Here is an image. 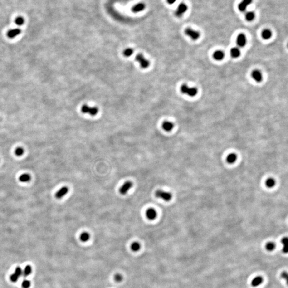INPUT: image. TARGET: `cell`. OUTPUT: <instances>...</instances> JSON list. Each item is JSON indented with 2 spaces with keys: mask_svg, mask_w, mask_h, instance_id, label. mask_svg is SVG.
Listing matches in <instances>:
<instances>
[{
  "mask_svg": "<svg viewBox=\"0 0 288 288\" xmlns=\"http://www.w3.org/2000/svg\"><path fill=\"white\" fill-rule=\"evenodd\" d=\"M180 91L182 93L186 94L190 97H194L197 94V89L195 87H190L186 84L180 87Z\"/></svg>",
  "mask_w": 288,
  "mask_h": 288,
  "instance_id": "obj_1",
  "label": "cell"
},
{
  "mask_svg": "<svg viewBox=\"0 0 288 288\" xmlns=\"http://www.w3.org/2000/svg\"><path fill=\"white\" fill-rule=\"evenodd\" d=\"M155 196L157 198L161 199L166 202L170 201L172 199V195L170 192H166L162 190H158L156 191Z\"/></svg>",
  "mask_w": 288,
  "mask_h": 288,
  "instance_id": "obj_2",
  "label": "cell"
},
{
  "mask_svg": "<svg viewBox=\"0 0 288 288\" xmlns=\"http://www.w3.org/2000/svg\"><path fill=\"white\" fill-rule=\"evenodd\" d=\"M136 60L139 63L140 67L142 68H147L149 67L150 65V62L148 60H147L145 58L143 54H138L136 57Z\"/></svg>",
  "mask_w": 288,
  "mask_h": 288,
  "instance_id": "obj_3",
  "label": "cell"
},
{
  "mask_svg": "<svg viewBox=\"0 0 288 288\" xmlns=\"http://www.w3.org/2000/svg\"><path fill=\"white\" fill-rule=\"evenodd\" d=\"M98 108L96 107H90L87 105H83L81 107V112L84 114H89L92 116L96 115L98 112Z\"/></svg>",
  "mask_w": 288,
  "mask_h": 288,
  "instance_id": "obj_4",
  "label": "cell"
},
{
  "mask_svg": "<svg viewBox=\"0 0 288 288\" xmlns=\"http://www.w3.org/2000/svg\"><path fill=\"white\" fill-rule=\"evenodd\" d=\"M185 34L187 36H188L189 37L192 39V40H197V39H199L200 36V34L199 32L196 31V30L193 29L191 28H187L185 30Z\"/></svg>",
  "mask_w": 288,
  "mask_h": 288,
  "instance_id": "obj_5",
  "label": "cell"
},
{
  "mask_svg": "<svg viewBox=\"0 0 288 288\" xmlns=\"http://www.w3.org/2000/svg\"><path fill=\"white\" fill-rule=\"evenodd\" d=\"M133 184L131 181H127L122 185L120 188L119 192L121 194L126 195L129 192V190L132 188Z\"/></svg>",
  "mask_w": 288,
  "mask_h": 288,
  "instance_id": "obj_6",
  "label": "cell"
},
{
  "mask_svg": "<svg viewBox=\"0 0 288 288\" xmlns=\"http://www.w3.org/2000/svg\"><path fill=\"white\" fill-rule=\"evenodd\" d=\"M188 7L186 4L184 3H181L178 6L176 11L175 12L176 16L177 17H181L185 12L187 10Z\"/></svg>",
  "mask_w": 288,
  "mask_h": 288,
  "instance_id": "obj_7",
  "label": "cell"
},
{
  "mask_svg": "<svg viewBox=\"0 0 288 288\" xmlns=\"http://www.w3.org/2000/svg\"><path fill=\"white\" fill-rule=\"evenodd\" d=\"M236 44L238 47L242 48L247 44V37L244 34H240L236 38Z\"/></svg>",
  "mask_w": 288,
  "mask_h": 288,
  "instance_id": "obj_8",
  "label": "cell"
},
{
  "mask_svg": "<svg viewBox=\"0 0 288 288\" xmlns=\"http://www.w3.org/2000/svg\"><path fill=\"white\" fill-rule=\"evenodd\" d=\"M251 76L253 80H254L256 82H261L263 81V77L262 73L259 70H254L251 73Z\"/></svg>",
  "mask_w": 288,
  "mask_h": 288,
  "instance_id": "obj_9",
  "label": "cell"
},
{
  "mask_svg": "<svg viewBox=\"0 0 288 288\" xmlns=\"http://www.w3.org/2000/svg\"><path fill=\"white\" fill-rule=\"evenodd\" d=\"M21 30L19 28H16L10 29L7 33V36L10 39H14L21 34Z\"/></svg>",
  "mask_w": 288,
  "mask_h": 288,
  "instance_id": "obj_10",
  "label": "cell"
},
{
  "mask_svg": "<svg viewBox=\"0 0 288 288\" xmlns=\"http://www.w3.org/2000/svg\"><path fill=\"white\" fill-rule=\"evenodd\" d=\"M68 192V188L67 187H63L56 193L55 196H56L57 199H60L63 198L65 195H66Z\"/></svg>",
  "mask_w": 288,
  "mask_h": 288,
  "instance_id": "obj_11",
  "label": "cell"
},
{
  "mask_svg": "<svg viewBox=\"0 0 288 288\" xmlns=\"http://www.w3.org/2000/svg\"><path fill=\"white\" fill-rule=\"evenodd\" d=\"M146 217L151 220L155 219L157 216V213L155 210L153 208H149L146 210Z\"/></svg>",
  "mask_w": 288,
  "mask_h": 288,
  "instance_id": "obj_12",
  "label": "cell"
},
{
  "mask_svg": "<svg viewBox=\"0 0 288 288\" xmlns=\"http://www.w3.org/2000/svg\"><path fill=\"white\" fill-rule=\"evenodd\" d=\"M252 0H243L239 5V9L240 11H244L248 5L252 3Z\"/></svg>",
  "mask_w": 288,
  "mask_h": 288,
  "instance_id": "obj_13",
  "label": "cell"
},
{
  "mask_svg": "<svg viewBox=\"0 0 288 288\" xmlns=\"http://www.w3.org/2000/svg\"><path fill=\"white\" fill-rule=\"evenodd\" d=\"M162 127L164 130L169 132L171 131L173 129V127H174V124H173V123L170 121H164L163 122L162 124Z\"/></svg>",
  "mask_w": 288,
  "mask_h": 288,
  "instance_id": "obj_14",
  "label": "cell"
},
{
  "mask_svg": "<svg viewBox=\"0 0 288 288\" xmlns=\"http://www.w3.org/2000/svg\"><path fill=\"white\" fill-rule=\"evenodd\" d=\"M145 4L144 3H139L134 5L132 8V11L135 13L141 12L145 9Z\"/></svg>",
  "mask_w": 288,
  "mask_h": 288,
  "instance_id": "obj_15",
  "label": "cell"
},
{
  "mask_svg": "<svg viewBox=\"0 0 288 288\" xmlns=\"http://www.w3.org/2000/svg\"><path fill=\"white\" fill-rule=\"evenodd\" d=\"M213 57L215 60L218 61H220L224 58L225 57V53L221 50H217L215 51L213 54Z\"/></svg>",
  "mask_w": 288,
  "mask_h": 288,
  "instance_id": "obj_16",
  "label": "cell"
},
{
  "mask_svg": "<svg viewBox=\"0 0 288 288\" xmlns=\"http://www.w3.org/2000/svg\"><path fill=\"white\" fill-rule=\"evenodd\" d=\"M230 54L232 58H237L240 56L241 51L239 50V48L237 47H234L230 49Z\"/></svg>",
  "mask_w": 288,
  "mask_h": 288,
  "instance_id": "obj_17",
  "label": "cell"
},
{
  "mask_svg": "<svg viewBox=\"0 0 288 288\" xmlns=\"http://www.w3.org/2000/svg\"><path fill=\"white\" fill-rule=\"evenodd\" d=\"M263 282V278L261 276H257L253 279L251 282V285L253 287H258Z\"/></svg>",
  "mask_w": 288,
  "mask_h": 288,
  "instance_id": "obj_18",
  "label": "cell"
},
{
  "mask_svg": "<svg viewBox=\"0 0 288 288\" xmlns=\"http://www.w3.org/2000/svg\"><path fill=\"white\" fill-rule=\"evenodd\" d=\"M237 156L235 153H230L227 155L226 157V161L229 164H233L236 161Z\"/></svg>",
  "mask_w": 288,
  "mask_h": 288,
  "instance_id": "obj_19",
  "label": "cell"
},
{
  "mask_svg": "<svg viewBox=\"0 0 288 288\" xmlns=\"http://www.w3.org/2000/svg\"><path fill=\"white\" fill-rule=\"evenodd\" d=\"M272 33L269 29H264L261 33V36L264 39H269L272 37Z\"/></svg>",
  "mask_w": 288,
  "mask_h": 288,
  "instance_id": "obj_20",
  "label": "cell"
},
{
  "mask_svg": "<svg viewBox=\"0 0 288 288\" xmlns=\"http://www.w3.org/2000/svg\"><path fill=\"white\" fill-rule=\"evenodd\" d=\"M265 185L268 188H273L276 185V181L274 179L270 178L266 180Z\"/></svg>",
  "mask_w": 288,
  "mask_h": 288,
  "instance_id": "obj_21",
  "label": "cell"
},
{
  "mask_svg": "<svg viewBox=\"0 0 288 288\" xmlns=\"http://www.w3.org/2000/svg\"><path fill=\"white\" fill-rule=\"evenodd\" d=\"M282 243L283 244V252L285 254H287L288 251V237H284L282 239Z\"/></svg>",
  "mask_w": 288,
  "mask_h": 288,
  "instance_id": "obj_22",
  "label": "cell"
},
{
  "mask_svg": "<svg viewBox=\"0 0 288 288\" xmlns=\"http://www.w3.org/2000/svg\"><path fill=\"white\" fill-rule=\"evenodd\" d=\"M32 268L30 265H27L23 270V275L25 277L29 276L32 273Z\"/></svg>",
  "mask_w": 288,
  "mask_h": 288,
  "instance_id": "obj_23",
  "label": "cell"
},
{
  "mask_svg": "<svg viewBox=\"0 0 288 288\" xmlns=\"http://www.w3.org/2000/svg\"><path fill=\"white\" fill-rule=\"evenodd\" d=\"M90 234L88 232H83L81 234L80 239L81 241L83 242H86L90 239Z\"/></svg>",
  "mask_w": 288,
  "mask_h": 288,
  "instance_id": "obj_24",
  "label": "cell"
},
{
  "mask_svg": "<svg viewBox=\"0 0 288 288\" xmlns=\"http://www.w3.org/2000/svg\"><path fill=\"white\" fill-rule=\"evenodd\" d=\"M30 176L29 175L27 174V173H25V174H23L21 175L19 177V180L21 182H28L30 180Z\"/></svg>",
  "mask_w": 288,
  "mask_h": 288,
  "instance_id": "obj_25",
  "label": "cell"
},
{
  "mask_svg": "<svg viewBox=\"0 0 288 288\" xmlns=\"http://www.w3.org/2000/svg\"><path fill=\"white\" fill-rule=\"evenodd\" d=\"M140 248H141L140 244L137 242H135L132 243V244L131 245V249L134 252L138 251L140 250Z\"/></svg>",
  "mask_w": 288,
  "mask_h": 288,
  "instance_id": "obj_26",
  "label": "cell"
},
{
  "mask_svg": "<svg viewBox=\"0 0 288 288\" xmlns=\"http://www.w3.org/2000/svg\"><path fill=\"white\" fill-rule=\"evenodd\" d=\"M15 23L17 26H22L25 23V19L23 17L19 16L15 19Z\"/></svg>",
  "mask_w": 288,
  "mask_h": 288,
  "instance_id": "obj_27",
  "label": "cell"
},
{
  "mask_svg": "<svg viewBox=\"0 0 288 288\" xmlns=\"http://www.w3.org/2000/svg\"><path fill=\"white\" fill-rule=\"evenodd\" d=\"M254 17H255L254 13L252 11L247 12V14H246V15H245L246 20H247V21H252L254 19Z\"/></svg>",
  "mask_w": 288,
  "mask_h": 288,
  "instance_id": "obj_28",
  "label": "cell"
},
{
  "mask_svg": "<svg viewBox=\"0 0 288 288\" xmlns=\"http://www.w3.org/2000/svg\"><path fill=\"white\" fill-rule=\"evenodd\" d=\"M133 53V50L132 49V48H127V49H125L123 51V55L126 57H130L132 55Z\"/></svg>",
  "mask_w": 288,
  "mask_h": 288,
  "instance_id": "obj_29",
  "label": "cell"
},
{
  "mask_svg": "<svg viewBox=\"0 0 288 288\" xmlns=\"http://www.w3.org/2000/svg\"><path fill=\"white\" fill-rule=\"evenodd\" d=\"M275 244L273 243V242H268L265 245L266 249L267 250L269 251H273V250H274V249L275 248Z\"/></svg>",
  "mask_w": 288,
  "mask_h": 288,
  "instance_id": "obj_30",
  "label": "cell"
},
{
  "mask_svg": "<svg viewBox=\"0 0 288 288\" xmlns=\"http://www.w3.org/2000/svg\"><path fill=\"white\" fill-rule=\"evenodd\" d=\"M31 283L28 280H24L21 283V286L23 288H29L30 287Z\"/></svg>",
  "mask_w": 288,
  "mask_h": 288,
  "instance_id": "obj_31",
  "label": "cell"
},
{
  "mask_svg": "<svg viewBox=\"0 0 288 288\" xmlns=\"http://www.w3.org/2000/svg\"><path fill=\"white\" fill-rule=\"evenodd\" d=\"M15 154L18 156H20L23 154L24 153V149L22 147H18L15 150Z\"/></svg>",
  "mask_w": 288,
  "mask_h": 288,
  "instance_id": "obj_32",
  "label": "cell"
},
{
  "mask_svg": "<svg viewBox=\"0 0 288 288\" xmlns=\"http://www.w3.org/2000/svg\"><path fill=\"white\" fill-rule=\"evenodd\" d=\"M14 274H15L17 276L20 278L21 275H23V270H22V269L20 267H17L15 270Z\"/></svg>",
  "mask_w": 288,
  "mask_h": 288,
  "instance_id": "obj_33",
  "label": "cell"
},
{
  "mask_svg": "<svg viewBox=\"0 0 288 288\" xmlns=\"http://www.w3.org/2000/svg\"><path fill=\"white\" fill-rule=\"evenodd\" d=\"M19 278L18 276H17L16 274L13 273L12 274H11L10 276V281H11L12 282H17V281L18 280V278Z\"/></svg>",
  "mask_w": 288,
  "mask_h": 288,
  "instance_id": "obj_34",
  "label": "cell"
},
{
  "mask_svg": "<svg viewBox=\"0 0 288 288\" xmlns=\"http://www.w3.org/2000/svg\"><path fill=\"white\" fill-rule=\"evenodd\" d=\"M114 278H115V280L116 281V282H121L122 280L123 277L121 274H117L115 275V277H114Z\"/></svg>",
  "mask_w": 288,
  "mask_h": 288,
  "instance_id": "obj_35",
  "label": "cell"
},
{
  "mask_svg": "<svg viewBox=\"0 0 288 288\" xmlns=\"http://www.w3.org/2000/svg\"><path fill=\"white\" fill-rule=\"evenodd\" d=\"M281 276H282V278H283L285 279V280H288V273L287 272H283L282 274H281Z\"/></svg>",
  "mask_w": 288,
  "mask_h": 288,
  "instance_id": "obj_36",
  "label": "cell"
},
{
  "mask_svg": "<svg viewBox=\"0 0 288 288\" xmlns=\"http://www.w3.org/2000/svg\"><path fill=\"white\" fill-rule=\"evenodd\" d=\"M176 1L177 0H166L168 3H169V4H172L173 3H175Z\"/></svg>",
  "mask_w": 288,
  "mask_h": 288,
  "instance_id": "obj_37",
  "label": "cell"
}]
</instances>
